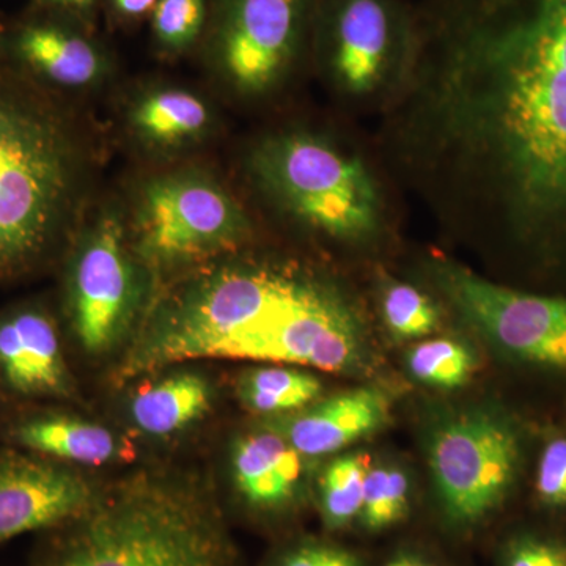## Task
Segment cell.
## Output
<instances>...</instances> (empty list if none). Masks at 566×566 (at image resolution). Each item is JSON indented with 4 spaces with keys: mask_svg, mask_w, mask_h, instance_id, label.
Wrapping results in <instances>:
<instances>
[{
    "mask_svg": "<svg viewBox=\"0 0 566 566\" xmlns=\"http://www.w3.org/2000/svg\"><path fill=\"white\" fill-rule=\"evenodd\" d=\"M382 147L438 214L566 277V0H420Z\"/></svg>",
    "mask_w": 566,
    "mask_h": 566,
    "instance_id": "6da1fadb",
    "label": "cell"
},
{
    "mask_svg": "<svg viewBox=\"0 0 566 566\" xmlns=\"http://www.w3.org/2000/svg\"><path fill=\"white\" fill-rule=\"evenodd\" d=\"M203 359L348 376L379 367L353 294L314 266L275 256H221L169 286L145 316L117 378Z\"/></svg>",
    "mask_w": 566,
    "mask_h": 566,
    "instance_id": "7a4b0ae2",
    "label": "cell"
},
{
    "mask_svg": "<svg viewBox=\"0 0 566 566\" xmlns=\"http://www.w3.org/2000/svg\"><path fill=\"white\" fill-rule=\"evenodd\" d=\"M29 566H243L226 510L199 482L137 472L99 488L76 520L41 534Z\"/></svg>",
    "mask_w": 566,
    "mask_h": 566,
    "instance_id": "3957f363",
    "label": "cell"
},
{
    "mask_svg": "<svg viewBox=\"0 0 566 566\" xmlns=\"http://www.w3.org/2000/svg\"><path fill=\"white\" fill-rule=\"evenodd\" d=\"M80 164L44 88L0 62V281L39 268L61 241Z\"/></svg>",
    "mask_w": 566,
    "mask_h": 566,
    "instance_id": "277c9868",
    "label": "cell"
},
{
    "mask_svg": "<svg viewBox=\"0 0 566 566\" xmlns=\"http://www.w3.org/2000/svg\"><path fill=\"white\" fill-rule=\"evenodd\" d=\"M436 524L458 545L472 543L504 515L524 474L527 433L499 406L447 415L428 438Z\"/></svg>",
    "mask_w": 566,
    "mask_h": 566,
    "instance_id": "5b68a950",
    "label": "cell"
},
{
    "mask_svg": "<svg viewBox=\"0 0 566 566\" xmlns=\"http://www.w3.org/2000/svg\"><path fill=\"white\" fill-rule=\"evenodd\" d=\"M256 185L301 226L345 244H367L385 227V199L363 158L326 137L282 133L253 151Z\"/></svg>",
    "mask_w": 566,
    "mask_h": 566,
    "instance_id": "8992f818",
    "label": "cell"
},
{
    "mask_svg": "<svg viewBox=\"0 0 566 566\" xmlns=\"http://www.w3.org/2000/svg\"><path fill=\"white\" fill-rule=\"evenodd\" d=\"M428 274L455 314L505 359L566 375V294L490 281L446 259L428 263Z\"/></svg>",
    "mask_w": 566,
    "mask_h": 566,
    "instance_id": "52a82bcc",
    "label": "cell"
},
{
    "mask_svg": "<svg viewBox=\"0 0 566 566\" xmlns=\"http://www.w3.org/2000/svg\"><path fill=\"white\" fill-rule=\"evenodd\" d=\"M251 221L211 178L180 172L156 178L142 192L136 252L155 270L210 262L237 251Z\"/></svg>",
    "mask_w": 566,
    "mask_h": 566,
    "instance_id": "ba28073f",
    "label": "cell"
},
{
    "mask_svg": "<svg viewBox=\"0 0 566 566\" xmlns=\"http://www.w3.org/2000/svg\"><path fill=\"white\" fill-rule=\"evenodd\" d=\"M318 0H218L211 48L238 92L262 95L285 80L314 36Z\"/></svg>",
    "mask_w": 566,
    "mask_h": 566,
    "instance_id": "9c48e42d",
    "label": "cell"
},
{
    "mask_svg": "<svg viewBox=\"0 0 566 566\" xmlns=\"http://www.w3.org/2000/svg\"><path fill=\"white\" fill-rule=\"evenodd\" d=\"M409 29L411 7L401 0H318L314 36L342 91L365 96L392 80Z\"/></svg>",
    "mask_w": 566,
    "mask_h": 566,
    "instance_id": "30bf717a",
    "label": "cell"
},
{
    "mask_svg": "<svg viewBox=\"0 0 566 566\" xmlns=\"http://www.w3.org/2000/svg\"><path fill=\"white\" fill-rule=\"evenodd\" d=\"M137 279L120 223L104 218L71 260L66 311L71 329L91 354L109 352L132 323Z\"/></svg>",
    "mask_w": 566,
    "mask_h": 566,
    "instance_id": "8fae6325",
    "label": "cell"
},
{
    "mask_svg": "<svg viewBox=\"0 0 566 566\" xmlns=\"http://www.w3.org/2000/svg\"><path fill=\"white\" fill-rule=\"evenodd\" d=\"M99 486L80 472L25 452H0V546L25 534H44L81 516Z\"/></svg>",
    "mask_w": 566,
    "mask_h": 566,
    "instance_id": "7c38bea8",
    "label": "cell"
},
{
    "mask_svg": "<svg viewBox=\"0 0 566 566\" xmlns=\"http://www.w3.org/2000/svg\"><path fill=\"white\" fill-rule=\"evenodd\" d=\"M69 18L36 9L33 17L0 31V62L36 85L81 88L106 71L98 44L70 24Z\"/></svg>",
    "mask_w": 566,
    "mask_h": 566,
    "instance_id": "4fadbf2b",
    "label": "cell"
},
{
    "mask_svg": "<svg viewBox=\"0 0 566 566\" xmlns=\"http://www.w3.org/2000/svg\"><path fill=\"white\" fill-rule=\"evenodd\" d=\"M273 428L245 433L232 452L238 502L264 527L293 523L305 502V460Z\"/></svg>",
    "mask_w": 566,
    "mask_h": 566,
    "instance_id": "5bb4252c",
    "label": "cell"
},
{
    "mask_svg": "<svg viewBox=\"0 0 566 566\" xmlns=\"http://www.w3.org/2000/svg\"><path fill=\"white\" fill-rule=\"evenodd\" d=\"M0 381L20 397L73 394L57 326L40 305H18L0 314Z\"/></svg>",
    "mask_w": 566,
    "mask_h": 566,
    "instance_id": "9a60e30c",
    "label": "cell"
},
{
    "mask_svg": "<svg viewBox=\"0 0 566 566\" xmlns=\"http://www.w3.org/2000/svg\"><path fill=\"white\" fill-rule=\"evenodd\" d=\"M392 397L381 386H360L281 417L266 427L307 457H326L376 434L392 417Z\"/></svg>",
    "mask_w": 566,
    "mask_h": 566,
    "instance_id": "2e32d148",
    "label": "cell"
},
{
    "mask_svg": "<svg viewBox=\"0 0 566 566\" xmlns=\"http://www.w3.org/2000/svg\"><path fill=\"white\" fill-rule=\"evenodd\" d=\"M10 438L18 449L61 463L102 465L123 453L120 439L106 427L71 416L24 417L10 428Z\"/></svg>",
    "mask_w": 566,
    "mask_h": 566,
    "instance_id": "e0dca14e",
    "label": "cell"
},
{
    "mask_svg": "<svg viewBox=\"0 0 566 566\" xmlns=\"http://www.w3.org/2000/svg\"><path fill=\"white\" fill-rule=\"evenodd\" d=\"M210 382L181 371L142 387L132 401V419L145 434L169 436L197 422L211 406Z\"/></svg>",
    "mask_w": 566,
    "mask_h": 566,
    "instance_id": "ac0fdd59",
    "label": "cell"
},
{
    "mask_svg": "<svg viewBox=\"0 0 566 566\" xmlns=\"http://www.w3.org/2000/svg\"><path fill=\"white\" fill-rule=\"evenodd\" d=\"M241 403L255 415H293L318 401L323 385L315 375L290 365H263L241 376Z\"/></svg>",
    "mask_w": 566,
    "mask_h": 566,
    "instance_id": "d6986e66",
    "label": "cell"
},
{
    "mask_svg": "<svg viewBox=\"0 0 566 566\" xmlns=\"http://www.w3.org/2000/svg\"><path fill=\"white\" fill-rule=\"evenodd\" d=\"M210 112L199 96L177 88L156 91L136 104L132 123L136 132L151 144H186L205 132Z\"/></svg>",
    "mask_w": 566,
    "mask_h": 566,
    "instance_id": "ffe728a7",
    "label": "cell"
},
{
    "mask_svg": "<svg viewBox=\"0 0 566 566\" xmlns=\"http://www.w3.org/2000/svg\"><path fill=\"white\" fill-rule=\"evenodd\" d=\"M370 468L371 458L363 452L334 458L324 468L316 488V510L326 534L337 536L356 528Z\"/></svg>",
    "mask_w": 566,
    "mask_h": 566,
    "instance_id": "44dd1931",
    "label": "cell"
},
{
    "mask_svg": "<svg viewBox=\"0 0 566 566\" xmlns=\"http://www.w3.org/2000/svg\"><path fill=\"white\" fill-rule=\"evenodd\" d=\"M412 513V491L408 475L395 465H374L365 480L363 509L357 531L381 536L398 531Z\"/></svg>",
    "mask_w": 566,
    "mask_h": 566,
    "instance_id": "7402d4cb",
    "label": "cell"
},
{
    "mask_svg": "<svg viewBox=\"0 0 566 566\" xmlns=\"http://www.w3.org/2000/svg\"><path fill=\"white\" fill-rule=\"evenodd\" d=\"M474 352L452 337L423 338L406 354V368L420 385L438 390H457L472 381Z\"/></svg>",
    "mask_w": 566,
    "mask_h": 566,
    "instance_id": "603a6c76",
    "label": "cell"
},
{
    "mask_svg": "<svg viewBox=\"0 0 566 566\" xmlns=\"http://www.w3.org/2000/svg\"><path fill=\"white\" fill-rule=\"evenodd\" d=\"M379 311L386 329L397 340H423L442 322L438 304L411 283L387 281L379 294Z\"/></svg>",
    "mask_w": 566,
    "mask_h": 566,
    "instance_id": "cb8c5ba5",
    "label": "cell"
},
{
    "mask_svg": "<svg viewBox=\"0 0 566 566\" xmlns=\"http://www.w3.org/2000/svg\"><path fill=\"white\" fill-rule=\"evenodd\" d=\"M494 566H566V531L549 524H517L499 536Z\"/></svg>",
    "mask_w": 566,
    "mask_h": 566,
    "instance_id": "d4e9b609",
    "label": "cell"
},
{
    "mask_svg": "<svg viewBox=\"0 0 566 566\" xmlns=\"http://www.w3.org/2000/svg\"><path fill=\"white\" fill-rule=\"evenodd\" d=\"M262 566H370V560L335 535H296L275 547Z\"/></svg>",
    "mask_w": 566,
    "mask_h": 566,
    "instance_id": "484cf974",
    "label": "cell"
},
{
    "mask_svg": "<svg viewBox=\"0 0 566 566\" xmlns=\"http://www.w3.org/2000/svg\"><path fill=\"white\" fill-rule=\"evenodd\" d=\"M536 510L549 517L566 516V430L547 434L534 474Z\"/></svg>",
    "mask_w": 566,
    "mask_h": 566,
    "instance_id": "4316f807",
    "label": "cell"
},
{
    "mask_svg": "<svg viewBox=\"0 0 566 566\" xmlns=\"http://www.w3.org/2000/svg\"><path fill=\"white\" fill-rule=\"evenodd\" d=\"M153 35L164 51L189 50L207 20L205 0H158L151 11Z\"/></svg>",
    "mask_w": 566,
    "mask_h": 566,
    "instance_id": "83f0119b",
    "label": "cell"
},
{
    "mask_svg": "<svg viewBox=\"0 0 566 566\" xmlns=\"http://www.w3.org/2000/svg\"><path fill=\"white\" fill-rule=\"evenodd\" d=\"M371 566V565H370ZM376 566H452L431 547L420 543H403L394 547Z\"/></svg>",
    "mask_w": 566,
    "mask_h": 566,
    "instance_id": "f1b7e54d",
    "label": "cell"
},
{
    "mask_svg": "<svg viewBox=\"0 0 566 566\" xmlns=\"http://www.w3.org/2000/svg\"><path fill=\"white\" fill-rule=\"evenodd\" d=\"M35 9L61 14L69 20H85L95 9L96 0H33Z\"/></svg>",
    "mask_w": 566,
    "mask_h": 566,
    "instance_id": "f546056e",
    "label": "cell"
},
{
    "mask_svg": "<svg viewBox=\"0 0 566 566\" xmlns=\"http://www.w3.org/2000/svg\"><path fill=\"white\" fill-rule=\"evenodd\" d=\"M111 2L115 11L123 18L137 20V18L151 13L158 0H111Z\"/></svg>",
    "mask_w": 566,
    "mask_h": 566,
    "instance_id": "4dcf8cb0",
    "label": "cell"
}]
</instances>
